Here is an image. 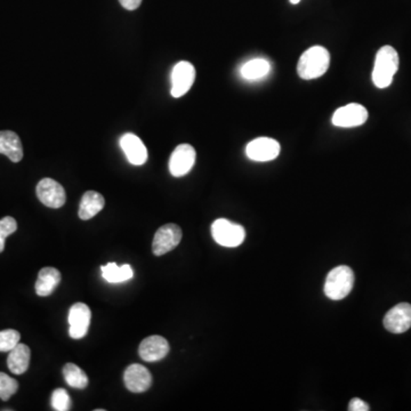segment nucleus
Returning <instances> with one entry per match:
<instances>
[{
    "instance_id": "8",
    "label": "nucleus",
    "mask_w": 411,
    "mask_h": 411,
    "mask_svg": "<svg viewBox=\"0 0 411 411\" xmlns=\"http://www.w3.org/2000/svg\"><path fill=\"white\" fill-rule=\"evenodd\" d=\"M280 144L270 137H259L246 147V154L252 161H271L280 154Z\"/></svg>"
},
{
    "instance_id": "22",
    "label": "nucleus",
    "mask_w": 411,
    "mask_h": 411,
    "mask_svg": "<svg viewBox=\"0 0 411 411\" xmlns=\"http://www.w3.org/2000/svg\"><path fill=\"white\" fill-rule=\"evenodd\" d=\"M63 376L68 387L75 389H85L88 385V377L85 371L75 363H66L63 368Z\"/></svg>"
},
{
    "instance_id": "26",
    "label": "nucleus",
    "mask_w": 411,
    "mask_h": 411,
    "mask_svg": "<svg viewBox=\"0 0 411 411\" xmlns=\"http://www.w3.org/2000/svg\"><path fill=\"white\" fill-rule=\"evenodd\" d=\"M16 230H17V223L14 218L6 216L0 219V252H3L6 238L14 233Z\"/></svg>"
},
{
    "instance_id": "10",
    "label": "nucleus",
    "mask_w": 411,
    "mask_h": 411,
    "mask_svg": "<svg viewBox=\"0 0 411 411\" xmlns=\"http://www.w3.org/2000/svg\"><path fill=\"white\" fill-rule=\"evenodd\" d=\"M36 191L38 199L46 207L61 208L66 203V190L59 182L54 181L53 178H43L38 183Z\"/></svg>"
},
{
    "instance_id": "27",
    "label": "nucleus",
    "mask_w": 411,
    "mask_h": 411,
    "mask_svg": "<svg viewBox=\"0 0 411 411\" xmlns=\"http://www.w3.org/2000/svg\"><path fill=\"white\" fill-rule=\"evenodd\" d=\"M369 405L366 403L365 401H362L359 398H354V399L349 401V411H368L369 410Z\"/></svg>"
},
{
    "instance_id": "13",
    "label": "nucleus",
    "mask_w": 411,
    "mask_h": 411,
    "mask_svg": "<svg viewBox=\"0 0 411 411\" xmlns=\"http://www.w3.org/2000/svg\"><path fill=\"white\" fill-rule=\"evenodd\" d=\"M124 382L131 392H145L152 385V375L144 366L134 363L126 369Z\"/></svg>"
},
{
    "instance_id": "25",
    "label": "nucleus",
    "mask_w": 411,
    "mask_h": 411,
    "mask_svg": "<svg viewBox=\"0 0 411 411\" xmlns=\"http://www.w3.org/2000/svg\"><path fill=\"white\" fill-rule=\"evenodd\" d=\"M52 407L54 410L68 411L71 409V400L64 389H57L52 394Z\"/></svg>"
},
{
    "instance_id": "23",
    "label": "nucleus",
    "mask_w": 411,
    "mask_h": 411,
    "mask_svg": "<svg viewBox=\"0 0 411 411\" xmlns=\"http://www.w3.org/2000/svg\"><path fill=\"white\" fill-rule=\"evenodd\" d=\"M19 389V383L8 375L0 373V399L8 401Z\"/></svg>"
},
{
    "instance_id": "15",
    "label": "nucleus",
    "mask_w": 411,
    "mask_h": 411,
    "mask_svg": "<svg viewBox=\"0 0 411 411\" xmlns=\"http://www.w3.org/2000/svg\"><path fill=\"white\" fill-rule=\"evenodd\" d=\"M120 147L131 165H144L147 160V150L140 137L127 133L120 138Z\"/></svg>"
},
{
    "instance_id": "14",
    "label": "nucleus",
    "mask_w": 411,
    "mask_h": 411,
    "mask_svg": "<svg viewBox=\"0 0 411 411\" xmlns=\"http://www.w3.org/2000/svg\"><path fill=\"white\" fill-rule=\"evenodd\" d=\"M169 352V344L166 338L158 335L147 337L142 340L138 353L144 361L156 362L165 358Z\"/></svg>"
},
{
    "instance_id": "2",
    "label": "nucleus",
    "mask_w": 411,
    "mask_h": 411,
    "mask_svg": "<svg viewBox=\"0 0 411 411\" xmlns=\"http://www.w3.org/2000/svg\"><path fill=\"white\" fill-rule=\"evenodd\" d=\"M399 54L392 46H383L376 54L373 81L378 88H387L392 84L399 68Z\"/></svg>"
},
{
    "instance_id": "4",
    "label": "nucleus",
    "mask_w": 411,
    "mask_h": 411,
    "mask_svg": "<svg viewBox=\"0 0 411 411\" xmlns=\"http://www.w3.org/2000/svg\"><path fill=\"white\" fill-rule=\"evenodd\" d=\"M212 236L219 246L236 248L243 243L246 231L240 224L225 218H218L212 224Z\"/></svg>"
},
{
    "instance_id": "19",
    "label": "nucleus",
    "mask_w": 411,
    "mask_h": 411,
    "mask_svg": "<svg viewBox=\"0 0 411 411\" xmlns=\"http://www.w3.org/2000/svg\"><path fill=\"white\" fill-rule=\"evenodd\" d=\"M30 358H31V351L29 349V346L19 342L8 354L7 366L13 374L22 375L28 370Z\"/></svg>"
},
{
    "instance_id": "18",
    "label": "nucleus",
    "mask_w": 411,
    "mask_h": 411,
    "mask_svg": "<svg viewBox=\"0 0 411 411\" xmlns=\"http://www.w3.org/2000/svg\"><path fill=\"white\" fill-rule=\"evenodd\" d=\"M106 200L102 194L95 191H87L81 198L78 215L82 221H88L104 208Z\"/></svg>"
},
{
    "instance_id": "12",
    "label": "nucleus",
    "mask_w": 411,
    "mask_h": 411,
    "mask_svg": "<svg viewBox=\"0 0 411 411\" xmlns=\"http://www.w3.org/2000/svg\"><path fill=\"white\" fill-rule=\"evenodd\" d=\"M384 327L389 333H403L411 328V305L400 303L391 308L384 317Z\"/></svg>"
},
{
    "instance_id": "3",
    "label": "nucleus",
    "mask_w": 411,
    "mask_h": 411,
    "mask_svg": "<svg viewBox=\"0 0 411 411\" xmlns=\"http://www.w3.org/2000/svg\"><path fill=\"white\" fill-rule=\"evenodd\" d=\"M354 279V272L346 265L333 268L324 282V295L333 301L345 298L353 289Z\"/></svg>"
},
{
    "instance_id": "6",
    "label": "nucleus",
    "mask_w": 411,
    "mask_h": 411,
    "mask_svg": "<svg viewBox=\"0 0 411 411\" xmlns=\"http://www.w3.org/2000/svg\"><path fill=\"white\" fill-rule=\"evenodd\" d=\"M196 79V68L187 61L178 63L171 72V96L182 97L190 91Z\"/></svg>"
},
{
    "instance_id": "29",
    "label": "nucleus",
    "mask_w": 411,
    "mask_h": 411,
    "mask_svg": "<svg viewBox=\"0 0 411 411\" xmlns=\"http://www.w3.org/2000/svg\"><path fill=\"white\" fill-rule=\"evenodd\" d=\"M290 3H293V5H297V3L301 1V0H289Z\"/></svg>"
},
{
    "instance_id": "7",
    "label": "nucleus",
    "mask_w": 411,
    "mask_h": 411,
    "mask_svg": "<svg viewBox=\"0 0 411 411\" xmlns=\"http://www.w3.org/2000/svg\"><path fill=\"white\" fill-rule=\"evenodd\" d=\"M92 312L84 303H75L68 311V335L73 340H81L87 335L91 324Z\"/></svg>"
},
{
    "instance_id": "24",
    "label": "nucleus",
    "mask_w": 411,
    "mask_h": 411,
    "mask_svg": "<svg viewBox=\"0 0 411 411\" xmlns=\"http://www.w3.org/2000/svg\"><path fill=\"white\" fill-rule=\"evenodd\" d=\"M21 340L19 331L6 329L0 331V352H10Z\"/></svg>"
},
{
    "instance_id": "28",
    "label": "nucleus",
    "mask_w": 411,
    "mask_h": 411,
    "mask_svg": "<svg viewBox=\"0 0 411 411\" xmlns=\"http://www.w3.org/2000/svg\"><path fill=\"white\" fill-rule=\"evenodd\" d=\"M122 6L127 10H135L140 6L142 0H119Z\"/></svg>"
},
{
    "instance_id": "16",
    "label": "nucleus",
    "mask_w": 411,
    "mask_h": 411,
    "mask_svg": "<svg viewBox=\"0 0 411 411\" xmlns=\"http://www.w3.org/2000/svg\"><path fill=\"white\" fill-rule=\"evenodd\" d=\"M0 153L10 158V161H21L23 147L19 135L12 131H0Z\"/></svg>"
},
{
    "instance_id": "20",
    "label": "nucleus",
    "mask_w": 411,
    "mask_h": 411,
    "mask_svg": "<svg viewBox=\"0 0 411 411\" xmlns=\"http://www.w3.org/2000/svg\"><path fill=\"white\" fill-rule=\"evenodd\" d=\"M101 272H102V277L110 284L124 282V281L131 280V277H134V271L129 264L118 266L115 263H109L101 266Z\"/></svg>"
},
{
    "instance_id": "11",
    "label": "nucleus",
    "mask_w": 411,
    "mask_h": 411,
    "mask_svg": "<svg viewBox=\"0 0 411 411\" xmlns=\"http://www.w3.org/2000/svg\"><path fill=\"white\" fill-rule=\"evenodd\" d=\"M196 150L190 144H181L171 153L169 159V171L175 178H182L194 167L196 162Z\"/></svg>"
},
{
    "instance_id": "17",
    "label": "nucleus",
    "mask_w": 411,
    "mask_h": 411,
    "mask_svg": "<svg viewBox=\"0 0 411 411\" xmlns=\"http://www.w3.org/2000/svg\"><path fill=\"white\" fill-rule=\"evenodd\" d=\"M62 275L59 270L55 268H41L38 274L37 282H36V293L38 296L46 297L53 294L61 282Z\"/></svg>"
},
{
    "instance_id": "5",
    "label": "nucleus",
    "mask_w": 411,
    "mask_h": 411,
    "mask_svg": "<svg viewBox=\"0 0 411 411\" xmlns=\"http://www.w3.org/2000/svg\"><path fill=\"white\" fill-rule=\"evenodd\" d=\"M182 229L178 225L165 224L157 231L153 238L152 252L156 256H162L175 250L181 243Z\"/></svg>"
},
{
    "instance_id": "9",
    "label": "nucleus",
    "mask_w": 411,
    "mask_h": 411,
    "mask_svg": "<svg viewBox=\"0 0 411 411\" xmlns=\"http://www.w3.org/2000/svg\"><path fill=\"white\" fill-rule=\"evenodd\" d=\"M368 120V111L358 103H351L337 109L333 115V125L336 127L352 128L365 124Z\"/></svg>"
},
{
    "instance_id": "1",
    "label": "nucleus",
    "mask_w": 411,
    "mask_h": 411,
    "mask_svg": "<svg viewBox=\"0 0 411 411\" xmlns=\"http://www.w3.org/2000/svg\"><path fill=\"white\" fill-rule=\"evenodd\" d=\"M331 66V54L324 47H310L299 57L297 73L304 80L320 78Z\"/></svg>"
},
{
    "instance_id": "21",
    "label": "nucleus",
    "mask_w": 411,
    "mask_h": 411,
    "mask_svg": "<svg viewBox=\"0 0 411 411\" xmlns=\"http://www.w3.org/2000/svg\"><path fill=\"white\" fill-rule=\"evenodd\" d=\"M241 75L247 80H259L270 72V63L264 59H255L243 64Z\"/></svg>"
}]
</instances>
